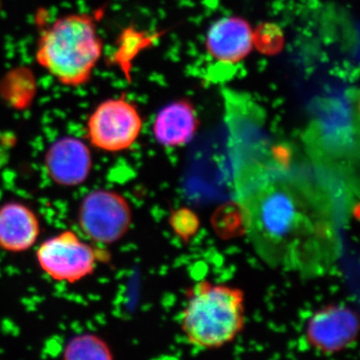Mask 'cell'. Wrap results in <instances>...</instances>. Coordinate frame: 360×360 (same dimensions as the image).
<instances>
[{
  "mask_svg": "<svg viewBox=\"0 0 360 360\" xmlns=\"http://www.w3.org/2000/svg\"><path fill=\"white\" fill-rule=\"evenodd\" d=\"M240 179L239 205L250 243L276 269L319 276L340 252L333 201L302 176L253 170Z\"/></svg>",
  "mask_w": 360,
  "mask_h": 360,
  "instance_id": "1",
  "label": "cell"
},
{
  "mask_svg": "<svg viewBox=\"0 0 360 360\" xmlns=\"http://www.w3.org/2000/svg\"><path fill=\"white\" fill-rule=\"evenodd\" d=\"M98 16L97 13L66 14L40 33L35 59L59 84L82 86L94 75L103 52Z\"/></svg>",
  "mask_w": 360,
  "mask_h": 360,
  "instance_id": "2",
  "label": "cell"
},
{
  "mask_svg": "<svg viewBox=\"0 0 360 360\" xmlns=\"http://www.w3.org/2000/svg\"><path fill=\"white\" fill-rule=\"evenodd\" d=\"M245 311L243 290L203 281L194 288L182 312L181 328L194 347L219 348L243 330Z\"/></svg>",
  "mask_w": 360,
  "mask_h": 360,
  "instance_id": "3",
  "label": "cell"
},
{
  "mask_svg": "<svg viewBox=\"0 0 360 360\" xmlns=\"http://www.w3.org/2000/svg\"><path fill=\"white\" fill-rule=\"evenodd\" d=\"M35 255L40 269L47 276L68 284L79 283L91 276L97 264L108 257L104 251L96 250L70 229L44 240Z\"/></svg>",
  "mask_w": 360,
  "mask_h": 360,
  "instance_id": "4",
  "label": "cell"
},
{
  "mask_svg": "<svg viewBox=\"0 0 360 360\" xmlns=\"http://www.w3.org/2000/svg\"><path fill=\"white\" fill-rule=\"evenodd\" d=\"M143 120L137 105L127 96L101 101L90 113L86 136L90 146L108 153L131 148L139 139Z\"/></svg>",
  "mask_w": 360,
  "mask_h": 360,
  "instance_id": "5",
  "label": "cell"
},
{
  "mask_svg": "<svg viewBox=\"0 0 360 360\" xmlns=\"http://www.w3.org/2000/svg\"><path fill=\"white\" fill-rule=\"evenodd\" d=\"M132 217L131 206L122 193L99 188L82 198L77 210V224L90 240L110 245L127 236Z\"/></svg>",
  "mask_w": 360,
  "mask_h": 360,
  "instance_id": "6",
  "label": "cell"
},
{
  "mask_svg": "<svg viewBox=\"0 0 360 360\" xmlns=\"http://www.w3.org/2000/svg\"><path fill=\"white\" fill-rule=\"evenodd\" d=\"M359 317L343 305H328L312 315L307 326V340L323 354H335L352 345L359 335Z\"/></svg>",
  "mask_w": 360,
  "mask_h": 360,
  "instance_id": "7",
  "label": "cell"
},
{
  "mask_svg": "<svg viewBox=\"0 0 360 360\" xmlns=\"http://www.w3.org/2000/svg\"><path fill=\"white\" fill-rule=\"evenodd\" d=\"M49 179L63 187L82 186L94 167L89 146L78 137L66 135L52 142L44 155Z\"/></svg>",
  "mask_w": 360,
  "mask_h": 360,
  "instance_id": "8",
  "label": "cell"
},
{
  "mask_svg": "<svg viewBox=\"0 0 360 360\" xmlns=\"http://www.w3.org/2000/svg\"><path fill=\"white\" fill-rule=\"evenodd\" d=\"M206 49L213 58L224 63H238L255 47V32L240 16H225L208 28Z\"/></svg>",
  "mask_w": 360,
  "mask_h": 360,
  "instance_id": "9",
  "label": "cell"
},
{
  "mask_svg": "<svg viewBox=\"0 0 360 360\" xmlns=\"http://www.w3.org/2000/svg\"><path fill=\"white\" fill-rule=\"evenodd\" d=\"M41 233L39 215L20 201L0 206V250L22 253L32 250Z\"/></svg>",
  "mask_w": 360,
  "mask_h": 360,
  "instance_id": "10",
  "label": "cell"
},
{
  "mask_svg": "<svg viewBox=\"0 0 360 360\" xmlns=\"http://www.w3.org/2000/svg\"><path fill=\"white\" fill-rule=\"evenodd\" d=\"M198 127L193 104L188 99H179L158 111L153 125V136L161 146L177 148L188 143Z\"/></svg>",
  "mask_w": 360,
  "mask_h": 360,
  "instance_id": "11",
  "label": "cell"
},
{
  "mask_svg": "<svg viewBox=\"0 0 360 360\" xmlns=\"http://www.w3.org/2000/svg\"><path fill=\"white\" fill-rule=\"evenodd\" d=\"M65 360H111L115 359L108 343L94 333H84L71 338L63 352Z\"/></svg>",
  "mask_w": 360,
  "mask_h": 360,
  "instance_id": "12",
  "label": "cell"
},
{
  "mask_svg": "<svg viewBox=\"0 0 360 360\" xmlns=\"http://www.w3.org/2000/svg\"><path fill=\"white\" fill-rule=\"evenodd\" d=\"M169 224L175 233L184 240L193 238L200 226L198 215L188 208H180L172 212Z\"/></svg>",
  "mask_w": 360,
  "mask_h": 360,
  "instance_id": "13",
  "label": "cell"
}]
</instances>
